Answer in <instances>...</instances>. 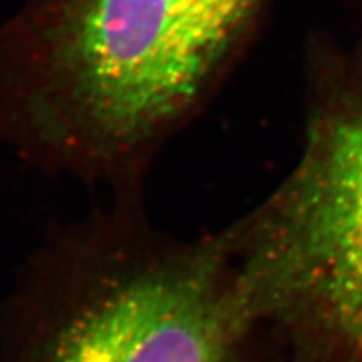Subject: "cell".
<instances>
[{
    "label": "cell",
    "mask_w": 362,
    "mask_h": 362,
    "mask_svg": "<svg viewBox=\"0 0 362 362\" xmlns=\"http://www.w3.org/2000/svg\"><path fill=\"white\" fill-rule=\"evenodd\" d=\"M325 61L307 162L249 231L235 275L252 317L303 298L362 356V28Z\"/></svg>",
    "instance_id": "cell-3"
},
{
    "label": "cell",
    "mask_w": 362,
    "mask_h": 362,
    "mask_svg": "<svg viewBox=\"0 0 362 362\" xmlns=\"http://www.w3.org/2000/svg\"><path fill=\"white\" fill-rule=\"evenodd\" d=\"M233 231L180 242L133 213L68 230L14 293L8 362H233L252 320Z\"/></svg>",
    "instance_id": "cell-2"
},
{
    "label": "cell",
    "mask_w": 362,
    "mask_h": 362,
    "mask_svg": "<svg viewBox=\"0 0 362 362\" xmlns=\"http://www.w3.org/2000/svg\"><path fill=\"white\" fill-rule=\"evenodd\" d=\"M267 0H25L0 21V134L129 180L240 59Z\"/></svg>",
    "instance_id": "cell-1"
}]
</instances>
